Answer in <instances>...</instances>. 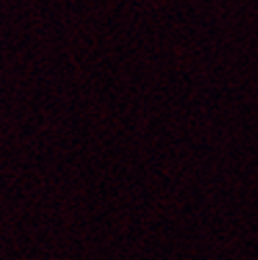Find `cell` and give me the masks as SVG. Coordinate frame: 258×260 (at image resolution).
Returning a JSON list of instances; mask_svg holds the SVG:
<instances>
[]
</instances>
